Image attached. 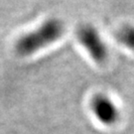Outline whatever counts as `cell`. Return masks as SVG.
<instances>
[{"mask_svg":"<svg viewBox=\"0 0 134 134\" xmlns=\"http://www.w3.org/2000/svg\"><path fill=\"white\" fill-rule=\"evenodd\" d=\"M64 31L65 27L61 20H47L39 28L18 39L15 45L16 52L20 56L32 55L61 38Z\"/></svg>","mask_w":134,"mask_h":134,"instance_id":"6da1fadb","label":"cell"},{"mask_svg":"<svg viewBox=\"0 0 134 134\" xmlns=\"http://www.w3.org/2000/svg\"><path fill=\"white\" fill-rule=\"evenodd\" d=\"M77 36L80 43L96 62L102 63L105 61L107 58V47L98 31L92 25H81L77 29Z\"/></svg>","mask_w":134,"mask_h":134,"instance_id":"7a4b0ae2","label":"cell"},{"mask_svg":"<svg viewBox=\"0 0 134 134\" xmlns=\"http://www.w3.org/2000/svg\"><path fill=\"white\" fill-rule=\"evenodd\" d=\"M92 110L96 118L104 124H111L116 121L118 110L115 104L105 96H96L92 99Z\"/></svg>","mask_w":134,"mask_h":134,"instance_id":"3957f363","label":"cell"},{"mask_svg":"<svg viewBox=\"0 0 134 134\" xmlns=\"http://www.w3.org/2000/svg\"><path fill=\"white\" fill-rule=\"evenodd\" d=\"M117 39L125 47L134 50V25L123 26L117 33Z\"/></svg>","mask_w":134,"mask_h":134,"instance_id":"277c9868","label":"cell"}]
</instances>
